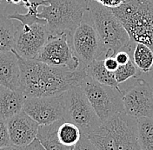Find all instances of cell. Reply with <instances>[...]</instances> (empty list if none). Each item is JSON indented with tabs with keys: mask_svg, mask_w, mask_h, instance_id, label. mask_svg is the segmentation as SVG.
<instances>
[{
	"mask_svg": "<svg viewBox=\"0 0 153 150\" xmlns=\"http://www.w3.org/2000/svg\"><path fill=\"white\" fill-rule=\"evenodd\" d=\"M79 85L102 122L124 112L123 92L120 88L102 84L89 75H86Z\"/></svg>",
	"mask_w": 153,
	"mask_h": 150,
	"instance_id": "cell-6",
	"label": "cell"
},
{
	"mask_svg": "<svg viewBox=\"0 0 153 150\" xmlns=\"http://www.w3.org/2000/svg\"><path fill=\"white\" fill-rule=\"evenodd\" d=\"M87 75L102 84L108 85L114 88H119L114 72L110 71L105 65V59H97L85 66V68Z\"/></svg>",
	"mask_w": 153,
	"mask_h": 150,
	"instance_id": "cell-17",
	"label": "cell"
},
{
	"mask_svg": "<svg viewBox=\"0 0 153 150\" xmlns=\"http://www.w3.org/2000/svg\"><path fill=\"white\" fill-rule=\"evenodd\" d=\"M90 0H47L46 5L41 6L38 17L46 21L49 34L72 36L88 10Z\"/></svg>",
	"mask_w": 153,
	"mask_h": 150,
	"instance_id": "cell-5",
	"label": "cell"
},
{
	"mask_svg": "<svg viewBox=\"0 0 153 150\" xmlns=\"http://www.w3.org/2000/svg\"><path fill=\"white\" fill-rule=\"evenodd\" d=\"M111 10L132 43L146 44L153 50V0H124Z\"/></svg>",
	"mask_w": 153,
	"mask_h": 150,
	"instance_id": "cell-4",
	"label": "cell"
},
{
	"mask_svg": "<svg viewBox=\"0 0 153 150\" xmlns=\"http://www.w3.org/2000/svg\"><path fill=\"white\" fill-rule=\"evenodd\" d=\"M17 53V52H16ZM20 66L19 91L25 97L52 96L79 85L87 75L84 67L71 70L36 59H24L17 53Z\"/></svg>",
	"mask_w": 153,
	"mask_h": 150,
	"instance_id": "cell-1",
	"label": "cell"
},
{
	"mask_svg": "<svg viewBox=\"0 0 153 150\" xmlns=\"http://www.w3.org/2000/svg\"><path fill=\"white\" fill-rule=\"evenodd\" d=\"M11 145L25 148L37 138L39 124L25 111L6 121Z\"/></svg>",
	"mask_w": 153,
	"mask_h": 150,
	"instance_id": "cell-13",
	"label": "cell"
},
{
	"mask_svg": "<svg viewBox=\"0 0 153 150\" xmlns=\"http://www.w3.org/2000/svg\"><path fill=\"white\" fill-rule=\"evenodd\" d=\"M23 150H46L44 146L41 144V142L39 141L38 138H36L34 141H32L30 145H28L27 147L24 148Z\"/></svg>",
	"mask_w": 153,
	"mask_h": 150,
	"instance_id": "cell-29",
	"label": "cell"
},
{
	"mask_svg": "<svg viewBox=\"0 0 153 150\" xmlns=\"http://www.w3.org/2000/svg\"><path fill=\"white\" fill-rule=\"evenodd\" d=\"M71 45L84 68L95 60L106 57V49L91 21L83 19L71 36Z\"/></svg>",
	"mask_w": 153,
	"mask_h": 150,
	"instance_id": "cell-8",
	"label": "cell"
},
{
	"mask_svg": "<svg viewBox=\"0 0 153 150\" xmlns=\"http://www.w3.org/2000/svg\"><path fill=\"white\" fill-rule=\"evenodd\" d=\"M138 69L135 65L132 59H131L126 64L119 65L117 70L114 72L116 80L118 84H121L127 80L135 77L137 74Z\"/></svg>",
	"mask_w": 153,
	"mask_h": 150,
	"instance_id": "cell-23",
	"label": "cell"
},
{
	"mask_svg": "<svg viewBox=\"0 0 153 150\" xmlns=\"http://www.w3.org/2000/svg\"><path fill=\"white\" fill-rule=\"evenodd\" d=\"M3 1H4V0H0V4H1L3 3Z\"/></svg>",
	"mask_w": 153,
	"mask_h": 150,
	"instance_id": "cell-33",
	"label": "cell"
},
{
	"mask_svg": "<svg viewBox=\"0 0 153 150\" xmlns=\"http://www.w3.org/2000/svg\"><path fill=\"white\" fill-rule=\"evenodd\" d=\"M20 66L19 57L13 49L0 53V85L12 90H19Z\"/></svg>",
	"mask_w": 153,
	"mask_h": 150,
	"instance_id": "cell-14",
	"label": "cell"
},
{
	"mask_svg": "<svg viewBox=\"0 0 153 150\" xmlns=\"http://www.w3.org/2000/svg\"><path fill=\"white\" fill-rule=\"evenodd\" d=\"M25 100L20 91L4 88L0 94V118L6 122L22 112Z\"/></svg>",
	"mask_w": 153,
	"mask_h": 150,
	"instance_id": "cell-15",
	"label": "cell"
},
{
	"mask_svg": "<svg viewBox=\"0 0 153 150\" xmlns=\"http://www.w3.org/2000/svg\"><path fill=\"white\" fill-rule=\"evenodd\" d=\"M137 120L141 150H153V119L138 118Z\"/></svg>",
	"mask_w": 153,
	"mask_h": 150,
	"instance_id": "cell-22",
	"label": "cell"
},
{
	"mask_svg": "<svg viewBox=\"0 0 153 150\" xmlns=\"http://www.w3.org/2000/svg\"><path fill=\"white\" fill-rule=\"evenodd\" d=\"M4 86H2V85H0V94H1V92L4 90Z\"/></svg>",
	"mask_w": 153,
	"mask_h": 150,
	"instance_id": "cell-31",
	"label": "cell"
},
{
	"mask_svg": "<svg viewBox=\"0 0 153 150\" xmlns=\"http://www.w3.org/2000/svg\"><path fill=\"white\" fill-rule=\"evenodd\" d=\"M88 138L98 150H141L137 120L124 112L102 122Z\"/></svg>",
	"mask_w": 153,
	"mask_h": 150,
	"instance_id": "cell-2",
	"label": "cell"
},
{
	"mask_svg": "<svg viewBox=\"0 0 153 150\" xmlns=\"http://www.w3.org/2000/svg\"><path fill=\"white\" fill-rule=\"evenodd\" d=\"M105 65L108 70L115 72L117 70V69L118 68L119 64L117 63V61L115 58L114 56H107L105 59Z\"/></svg>",
	"mask_w": 153,
	"mask_h": 150,
	"instance_id": "cell-27",
	"label": "cell"
},
{
	"mask_svg": "<svg viewBox=\"0 0 153 150\" xmlns=\"http://www.w3.org/2000/svg\"><path fill=\"white\" fill-rule=\"evenodd\" d=\"M12 21L0 12V53L10 51L15 48L18 26Z\"/></svg>",
	"mask_w": 153,
	"mask_h": 150,
	"instance_id": "cell-18",
	"label": "cell"
},
{
	"mask_svg": "<svg viewBox=\"0 0 153 150\" xmlns=\"http://www.w3.org/2000/svg\"><path fill=\"white\" fill-rule=\"evenodd\" d=\"M71 36L62 34L51 36L40 51L36 60L55 67H63L76 70L81 66L79 59L74 54L71 45Z\"/></svg>",
	"mask_w": 153,
	"mask_h": 150,
	"instance_id": "cell-9",
	"label": "cell"
},
{
	"mask_svg": "<svg viewBox=\"0 0 153 150\" xmlns=\"http://www.w3.org/2000/svg\"><path fill=\"white\" fill-rule=\"evenodd\" d=\"M131 59L140 72L148 73L153 70V50L148 45L136 44Z\"/></svg>",
	"mask_w": 153,
	"mask_h": 150,
	"instance_id": "cell-19",
	"label": "cell"
},
{
	"mask_svg": "<svg viewBox=\"0 0 153 150\" xmlns=\"http://www.w3.org/2000/svg\"><path fill=\"white\" fill-rule=\"evenodd\" d=\"M64 120L75 124L82 134L86 136L95 131L102 123L80 85L74 86L65 92Z\"/></svg>",
	"mask_w": 153,
	"mask_h": 150,
	"instance_id": "cell-7",
	"label": "cell"
},
{
	"mask_svg": "<svg viewBox=\"0 0 153 150\" xmlns=\"http://www.w3.org/2000/svg\"><path fill=\"white\" fill-rule=\"evenodd\" d=\"M5 1H6V3H7V4H12V0H5Z\"/></svg>",
	"mask_w": 153,
	"mask_h": 150,
	"instance_id": "cell-32",
	"label": "cell"
},
{
	"mask_svg": "<svg viewBox=\"0 0 153 150\" xmlns=\"http://www.w3.org/2000/svg\"><path fill=\"white\" fill-rule=\"evenodd\" d=\"M47 4V0H30V5L27 8V13L22 14L18 11H15L12 14L7 15V17L12 20H18L23 25H31L37 23L46 24V21L45 19L38 18V8L43 5H46Z\"/></svg>",
	"mask_w": 153,
	"mask_h": 150,
	"instance_id": "cell-20",
	"label": "cell"
},
{
	"mask_svg": "<svg viewBox=\"0 0 153 150\" xmlns=\"http://www.w3.org/2000/svg\"><path fill=\"white\" fill-rule=\"evenodd\" d=\"M122 92L125 114L136 119H153V89L144 79H137Z\"/></svg>",
	"mask_w": 153,
	"mask_h": 150,
	"instance_id": "cell-11",
	"label": "cell"
},
{
	"mask_svg": "<svg viewBox=\"0 0 153 150\" xmlns=\"http://www.w3.org/2000/svg\"><path fill=\"white\" fill-rule=\"evenodd\" d=\"M49 31L45 24L18 26L15 51L24 59H37L49 38Z\"/></svg>",
	"mask_w": 153,
	"mask_h": 150,
	"instance_id": "cell-12",
	"label": "cell"
},
{
	"mask_svg": "<svg viewBox=\"0 0 153 150\" xmlns=\"http://www.w3.org/2000/svg\"><path fill=\"white\" fill-rule=\"evenodd\" d=\"M11 145L6 122L0 118V148Z\"/></svg>",
	"mask_w": 153,
	"mask_h": 150,
	"instance_id": "cell-24",
	"label": "cell"
},
{
	"mask_svg": "<svg viewBox=\"0 0 153 150\" xmlns=\"http://www.w3.org/2000/svg\"><path fill=\"white\" fill-rule=\"evenodd\" d=\"M60 120L48 125H40L38 129V138L46 150H73L74 147L64 145L58 138L57 129Z\"/></svg>",
	"mask_w": 153,
	"mask_h": 150,
	"instance_id": "cell-16",
	"label": "cell"
},
{
	"mask_svg": "<svg viewBox=\"0 0 153 150\" xmlns=\"http://www.w3.org/2000/svg\"><path fill=\"white\" fill-rule=\"evenodd\" d=\"M73 150H98L91 140L85 134H82L81 139L74 147Z\"/></svg>",
	"mask_w": 153,
	"mask_h": 150,
	"instance_id": "cell-25",
	"label": "cell"
},
{
	"mask_svg": "<svg viewBox=\"0 0 153 150\" xmlns=\"http://www.w3.org/2000/svg\"><path fill=\"white\" fill-rule=\"evenodd\" d=\"M87 12L106 49V57L115 56L121 50H126L132 56L136 44L131 42L127 30L112 10L95 0H90Z\"/></svg>",
	"mask_w": 153,
	"mask_h": 150,
	"instance_id": "cell-3",
	"label": "cell"
},
{
	"mask_svg": "<svg viewBox=\"0 0 153 150\" xmlns=\"http://www.w3.org/2000/svg\"><path fill=\"white\" fill-rule=\"evenodd\" d=\"M65 92L52 96L25 97L23 111L39 125H48L64 119Z\"/></svg>",
	"mask_w": 153,
	"mask_h": 150,
	"instance_id": "cell-10",
	"label": "cell"
},
{
	"mask_svg": "<svg viewBox=\"0 0 153 150\" xmlns=\"http://www.w3.org/2000/svg\"><path fill=\"white\" fill-rule=\"evenodd\" d=\"M95 1L105 7L113 9V8L118 7L120 4H122L124 0H95Z\"/></svg>",
	"mask_w": 153,
	"mask_h": 150,
	"instance_id": "cell-28",
	"label": "cell"
},
{
	"mask_svg": "<svg viewBox=\"0 0 153 150\" xmlns=\"http://www.w3.org/2000/svg\"><path fill=\"white\" fill-rule=\"evenodd\" d=\"M0 150H23V148H20L15 145H10V146L0 148Z\"/></svg>",
	"mask_w": 153,
	"mask_h": 150,
	"instance_id": "cell-30",
	"label": "cell"
},
{
	"mask_svg": "<svg viewBox=\"0 0 153 150\" xmlns=\"http://www.w3.org/2000/svg\"><path fill=\"white\" fill-rule=\"evenodd\" d=\"M115 58L117 59V63L119 64V65H124L126 64L131 59V54L126 51V50H121V51H118L116 55H115Z\"/></svg>",
	"mask_w": 153,
	"mask_h": 150,
	"instance_id": "cell-26",
	"label": "cell"
},
{
	"mask_svg": "<svg viewBox=\"0 0 153 150\" xmlns=\"http://www.w3.org/2000/svg\"><path fill=\"white\" fill-rule=\"evenodd\" d=\"M57 134L60 141L69 147H75L82 136V133L78 127L64 119L60 120Z\"/></svg>",
	"mask_w": 153,
	"mask_h": 150,
	"instance_id": "cell-21",
	"label": "cell"
}]
</instances>
